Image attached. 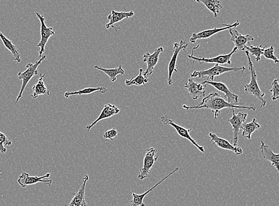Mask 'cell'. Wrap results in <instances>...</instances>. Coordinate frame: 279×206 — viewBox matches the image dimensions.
Listing matches in <instances>:
<instances>
[{"label":"cell","instance_id":"1","mask_svg":"<svg viewBox=\"0 0 279 206\" xmlns=\"http://www.w3.org/2000/svg\"><path fill=\"white\" fill-rule=\"evenodd\" d=\"M183 108L186 110H192V109H194V110H198V109L201 108L209 109L213 111L216 120H217V118H218L223 109L225 108H231V110L232 109L242 108L254 111L256 110V107H255L254 104H252L249 107H246V106L229 104L223 96H220L219 93L216 92L211 93L208 96L204 97L199 104L190 106V107L184 105Z\"/></svg>","mask_w":279,"mask_h":206},{"label":"cell","instance_id":"2","mask_svg":"<svg viewBox=\"0 0 279 206\" xmlns=\"http://www.w3.org/2000/svg\"><path fill=\"white\" fill-rule=\"evenodd\" d=\"M245 54L247 56L248 69L251 74L250 83L246 84L244 87L245 92L249 94V95H253L255 98L260 100L261 102V107H265L267 104L266 100L264 99L265 93L261 92L260 88L258 86L256 72H255L254 64L252 63L248 52L245 51Z\"/></svg>","mask_w":279,"mask_h":206},{"label":"cell","instance_id":"3","mask_svg":"<svg viewBox=\"0 0 279 206\" xmlns=\"http://www.w3.org/2000/svg\"><path fill=\"white\" fill-rule=\"evenodd\" d=\"M245 67H226L220 66L219 64H215V66L211 68L210 69L205 70H200V71H195L190 74V77L192 78H203L205 76H207V81L210 80L213 82L214 77L223 74V73L230 72H239L241 71L242 73L245 72Z\"/></svg>","mask_w":279,"mask_h":206},{"label":"cell","instance_id":"4","mask_svg":"<svg viewBox=\"0 0 279 206\" xmlns=\"http://www.w3.org/2000/svg\"><path fill=\"white\" fill-rule=\"evenodd\" d=\"M46 55L43 56L42 57L40 58V60L35 62L34 64L28 63L26 65V70L25 72H20L17 75L19 80L22 81V84L21 89H20L18 96H17L15 101V104L19 102V100L22 98L23 92L25 89L26 86L28 84L29 81L31 79L37 76L38 74V67L42 63L43 61L46 60Z\"/></svg>","mask_w":279,"mask_h":206},{"label":"cell","instance_id":"5","mask_svg":"<svg viewBox=\"0 0 279 206\" xmlns=\"http://www.w3.org/2000/svg\"><path fill=\"white\" fill-rule=\"evenodd\" d=\"M145 156L143 159V165L141 169H140V172L138 175V178L140 180L149 178H151L149 176L151 173L152 167H153L155 162L158 158V156L155 157V154H157V150L154 148H149L145 150Z\"/></svg>","mask_w":279,"mask_h":206},{"label":"cell","instance_id":"6","mask_svg":"<svg viewBox=\"0 0 279 206\" xmlns=\"http://www.w3.org/2000/svg\"><path fill=\"white\" fill-rule=\"evenodd\" d=\"M160 119L161 122H162L164 125L172 126V127L176 129L178 134L180 135L181 137L189 140L193 145H194L196 148L199 150V151L202 153V154H204L205 150L204 147L198 145V143L196 142V141L190 135V132L192 130V128L186 129L182 127V126L178 125L177 124L173 122V121L170 119L167 116L161 117Z\"/></svg>","mask_w":279,"mask_h":206},{"label":"cell","instance_id":"7","mask_svg":"<svg viewBox=\"0 0 279 206\" xmlns=\"http://www.w3.org/2000/svg\"><path fill=\"white\" fill-rule=\"evenodd\" d=\"M36 16L41 23V40L38 43L37 46L40 48L39 51V57L41 58L45 52V48L46 43H48L49 38L54 36L55 32L52 27H48L46 24V19L42 14L36 13Z\"/></svg>","mask_w":279,"mask_h":206},{"label":"cell","instance_id":"8","mask_svg":"<svg viewBox=\"0 0 279 206\" xmlns=\"http://www.w3.org/2000/svg\"><path fill=\"white\" fill-rule=\"evenodd\" d=\"M232 111L233 116H232L231 119L228 120V122L231 124L233 132V145H232L237 147L240 129L241 128L243 124L246 122L248 114L241 112V113L236 114L234 113V109H232Z\"/></svg>","mask_w":279,"mask_h":206},{"label":"cell","instance_id":"9","mask_svg":"<svg viewBox=\"0 0 279 206\" xmlns=\"http://www.w3.org/2000/svg\"><path fill=\"white\" fill-rule=\"evenodd\" d=\"M188 46V43L183 40H181V42L179 43L176 42L174 43V51H173V54L172 55L171 60H170L169 66H168V84L169 86L173 83V81L172 80V76L173 73L178 72L177 69H176V63H177V60L179 52L181 51H184V50L187 48Z\"/></svg>","mask_w":279,"mask_h":206},{"label":"cell","instance_id":"10","mask_svg":"<svg viewBox=\"0 0 279 206\" xmlns=\"http://www.w3.org/2000/svg\"><path fill=\"white\" fill-rule=\"evenodd\" d=\"M50 175V173H47L45 175L42 176H30L29 173L23 172L19 176L18 179H17V182H18L20 186L23 188L27 187L28 185L40 183V182L45 183L50 187L52 184V179H48Z\"/></svg>","mask_w":279,"mask_h":206},{"label":"cell","instance_id":"11","mask_svg":"<svg viewBox=\"0 0 279 206\" xmlns=\"http://www.w3.org/2000/svg\"><path fill=\"white\" fill-rule=\"evenodd\" d=\"M237 52V48L236 47L233 49L231 53H229L228 54L226 55H220L219 56H217L216 57L213 58H199L196 57L195 56H193V52L192 50L191 55H187V57L189 59H192L194 62V63H196V62H199V63H216L217 64H231V59L234 53Z\"/></svg>","mask_w":279,"mask_h":206},{"label":"cell","instance_id":"12","mask_svg":"<svg viewBox=\"0 0 279 206\" xmlns=\"http://www.w3.org/2000/svg\"><path fill=\"white\" fill-rule=\"evenodd\" d=\"M163 51V47H159V48L155 49L152 54L148 52L143 54V61L147 64V68H146L145 72H143V75L145 77L148 78L149 76L152 74L155 67L156 66L158 61H159L160 55Z\"/></svg>","mask_w":279,"mask_h":206},{"label":"cell","instance_id":"13","mask_svg":"<svg viewBox=\"0 0 279 206\" xmlns=\"http://www.w3.org/2000/svg\"><path fill=\"white\" fill-rule=\"evenodd\" d=\"M202 83L205 84H210L211 86L215 87L217 90L220 91L225 93V96L223 98L226 100L229 104L232 105H238L239 104V96L233 93H232L229 90L227 85L222 83V82H215L205 80L202 82Z\"/></svg>","mask_w":279,"mask_h":206},{"label":"cell","instance_id":"14","mask_svg":"<svg viewBox=\"0 0 279 206\" xmlns=\"http://www.w3.org/2000/svg\"><path fill=\"white\" fill-rule=\"evenodd\" d=\"M240 25V22L237 21L235 23H233V24L227 25L223 24L225 27L221 28H214L211 29H208V30L203 31L198 33H193L192 35L191 38H190V42L193 43L196 42V41L198 40L202 39H207L213 35H215L219 32L224 31L227 30V29H230L231 28H235L237 26Z\"/></svg>","mask_w":279,"mask_h":206},{"label":"cell","instance_id":"15","mask_svg":"<svg viewBox=\"0 0 279 206\" xmlns=\"http://www.w3.org/2000/svg\"><path fill=\"white\" fill-rule=\"evenodd\" d=\"M229 30L231 36V40L234 43L237 51H245L246 44L254 40V38L251 35H243L234 28H231Z\"/></svg>","mask_w":279,"mask_h":206},{"label":"cell","instance_id":"16","mask_svg":"<svg viewBox=\"0 0 279 206\" xmlns=\"http://www.w3.org/2000/svg\"><path fill=\"white\" fill-rule=\"evenodd\" d=\"M208 135L211 138L210 143L213 144V145H216L220 148L232 151L236 155L243 154V150L241 148L233 146L228 140L217 136L216 134L213 133V132H210Z\"/></svg>","mask_w":279,"mask_h":206},{"label":"cell","instance_id":"17","mask_svg":"<svg viewBox=\"0 0 279 206\" xmlns=\"http://www.w3.org/2000/svg\"><path fill=\"white\" fill-rule=\"evenodd\" d=\"M207 87V84L203 83H198L193 81L192 79H189L185 87L186 88L189 93V95L193 100H197L201 97H203L205 95V89Z\"/></svg>","mask_w":279,"mask_h":206},{"label":"cell","instance_id":"18","mask_svg":"<svg viewBox=\"0 0 279 206\" xmlns=\"http://www.w3.org/2000/svg\"><path fill=\"white\" fill-rule=\"evenodd\" d=\"M89 180V176L85 175L84 181L77 193L75 194L69 205L66 206H88L85 200V191L87 182Z\"/></svg>","mask_w":279,"mask_h":206},{"label":"cell","instance_id":"19","mask_svg":"<svg viewBox=\"0 0 279 206\" xmlns=\"http://www.w3.org/2000/svg\"><path fill=\"white\" fill-rule=\"evenodd\" d=\"M120 110L119 108H117L116 105L108 104L104 105L103 110H102L100 115L96 119L94 122L90 125L86 126V129L88 131H90L91 129L93 127V126L99 122L104 119H108V118L112 117L115 115L120 113Z\"/></svg>","mask_w":279,"mask_h":206},{"label":"cell","instance_id":"20","mask_svg":"<svg viewBox=\"0 0 279 206\" xmlns=\"http://www.w3.org/2000/svg\"><path fill=\"white\" fill-rule=\"evenodd\" d=\"M135 15L134 11H130L129 12L126 11H122V12H117V11L113 10L111 13L108 16L107 19L109 20V22L105 25V28L107 29L110 28L115 29L117 32V29H120V28H116L114 26L115 23L122 21L123 19L131 18Z\"/></svg>","mask_w":279,"mask_h":206},{"label":"cell","instance_id":"21","mask_svg":"<svg viewBox=\"0 0 279 206\" xmlns=\"http://www.w3.org/2000/svg\"><path fill=\"white\" fill-rule=\"evenodd\" d=\"M260 150L264 160L270 161L272 163V166L276 167L278 176H279V155L275 154L270 147L263 142V141L261 142Z\"/></svg>","mask_w":279,"mask_h":206},{"label":"cell","instance_id":"22","mask_svg":"<svg viewBox=\"0 0 279 206\" xmlns=\"http://www.w3.org/2000/svg\"><path fill=\"white\" fill-rule=\"evenodd\" d=\"M179 168L178 167H176L174 170L171 173H170L168 175H167L166 177H164L163 179H161L160 182H158L157 184H155L154 187H152L147 191H146L145 193H143L142 194H137L136 193H132V197H133V199H132L130 202V206H145L144 203H143V200L144 199L145 197L149 193L151 192V191L155 189V188L157 187L158 185H160L162 182L165 180L167 178H169L170 176H172L173 173H176V172L178 171Z\"/></svg>","mask_w":279,"mask_h":206},{"label":"cell","instance_id":"23","mask_svg":"<svg viewBox=\"0 0 279 206\" xmlns=\"http://www.w3.org/2000/svg\"><path fill=\"white\" fill-rule=\"evenodd\" d=\"M46 73L44 75L41 74L37 84H35L32 90H33V93L30 95L32 98L36 99L40 95H44L48 96L49 95V90L46 88L45 83H44V78H45Z\"/></svg>","mask_w":279,"mask_h":206},{"label":"cell","instance_id":"24","mask_svg":"<svg viewBox=\"0 0 279 206\" xmlns=\"http://www.w3.org/2000/svg\"><path fill=\"white\" fill-rule=\"evenodd\" d=\"M261 128V125L258 123L256 119H254L249 123H243L241 128L243 130L242 136L249 140L251 139V135L255 131Z\"/></svg>","mask_w":279,"mask_h":206},{"label":"cell","instance_id":"25","mask_svg":"<svg viewBox=\"0 0 279 206\" xmlns=\"http://www.w3.org/2000/svg\"><path fill=\"white\" fill-rule=\"evenodd\" d=\"M0 39L2 41L5 48L12 54L13 60L17 62V63H20L21 62V58H20V55L19 52L17 51L16 46L14 45L10 40L4 36V35L1 31H0Z\"/></svg>","mask_w":279,"mask_h":206},{"label":"cell","instance_id":"26","mask_svg":"<svg viewBox=\"0 0 279 206\" xmlns=\"http://www.w3.org/2000/svg\"><path fill=\"white\" fill-rule=\"evenodd\" d=\"M196 2L203 4L205 7L214 14V17H217L220 11L223 8L222 2L216 0H198Z\"/></svg>","mask_w":279,"mask_h":206},{"label":"cell","instance_id":"27","mask_svg":"<svg viewBox=\"0 0 279 206\" xmlns=\"http://www.w3.org/2000/svg\"><path fill=\"white\" fill-rule=\"evenodd\" d=\"M107 89L105 87H88L82 90L75 91V92H66L64 93L65 98H68L70 96L90 95V94L98 92L101 93H105Z\"/></svg>","mask_w":279,"mask_h":206},{"label":"cell","instance_id":"28","mask_svg":"<svg viewBox=\"0 0 279 206\" xmlns=\"http://www.w3.org/2000/svg\"><path fill=\"white\" fill-rule=\"evenodd\" d=\"M94 68L95 69L100 70V71L104 72L105 74H106L108 77L110 78L111 82H116L117 76L119 75L121 76L124 75L125 73V70H123L121 65H120L118 67L111 69H104V68H102L99 66H94Z\"/></svg>","mask_w":279,"mask_h":206},{"label":"cell","instance_id":"29","mask_svg":"<svg viewBox=\"0 0 279 206\" xmlns=\"http://www.w3.org/2000/svg\"><path fill=\"white\" fill-rule=\"evenodd\" d=\"M140 73L136 77L132 78L131 80H126L125 84L127 86H132V85H135V86H144L146 83H148L149 81V78L145 77L143 75V69H140Z\"/></svg>","mask_w":279,"mask_h":206},{"label":"cell","instance_id":"30","mask_svg":"<svg viewBox=\"0 0 279 206\" xmlns=\"http://www.w3.org/2000/svg\"><path fill=\"white\" fill-rule=\"evenodd\" d=\"M264 49H265V47H262L261 45L254 46L249 45L246 46L245 51L254 56L256 62H259L261 60V55L263 54Z\"/></svg>","mask_w":279,"mask_h":206},{"label":"cell","instance_id":"31","mask_svg":"<svg viewBox=\"0 0 279 206\" xmlns=\"http://www.w3.org/2000/svg\"><path fill=\"white\" fill-rule=\"evenodd\" d=\"M274 48H273V46H271L269 48L264 49L263 55L267 59H269V60H271L274 61L276 67H278L279 61L278 57L274 54Z\"/></svg>","mask_w":279,"mask_h":206},{"label":"cell","instance_id":"32","mask_svg":"<svg viewBox=\"0 0 279 206\" xmlns=\"http://www.w3.org/2000/svg\"><path fill=\"white\" fill-rule=\"evenodd\" d=\"M11 144H12V142L8 139L6 135L0 131V153L5 154L7 149L4 148V146H11Z\"/></svg>","mask_w":279,"mask_h":206},{"label":"cell","instance_id":"33","mask_svg":"<svg viewBox=\"0 0 279 206\" xmlns=\"http://www.w3.org/2000/svg\"><path fill=\"white\" fill-rule=\"evenodd\" d=\"M272 93V99L273 101H277L279 97V79H275L272 84L271 89L270 90Z\"/></svg>","mask_w":279,"mask_h":206},{"label":"cell","instance_id":"34","mask_svg":"<svg viewBox=\"0 0 279 206\" xmlns=\"http://www.w3.org/2000/svg\"><path fill=\"white\" fill-rule=\"evenodd\" d=\"M118 135V132H117V129L113 127L109 129V130L106 131L104 132L103 137L105 139L110 140L111 141H114V139L117 137Z\"/></svg>","mask_w":279,"mask_h":206}]
</instances>
